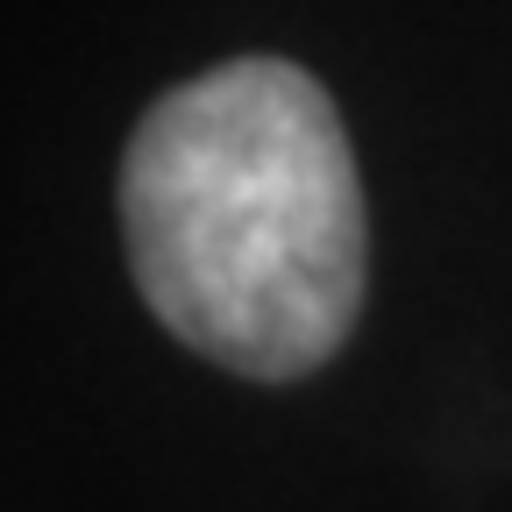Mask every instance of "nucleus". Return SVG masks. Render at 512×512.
<instances>
[{"label":"nucleus","mask_w":512,"mask_h":512,"mask_svg":"<svg viewBox=\"0 0 512 512\" xmlns=\"http://www.w3.org/2000/svg\"><path fill=\"white\" fill-rule=\"evenodd\" d=\"M121 235L164 328L235 377L292 384L356 328L370 221L313 72L228 57L171 86L121 150Z\"/></svg>","instance_id":"nucleus-1"}]
</instances>
